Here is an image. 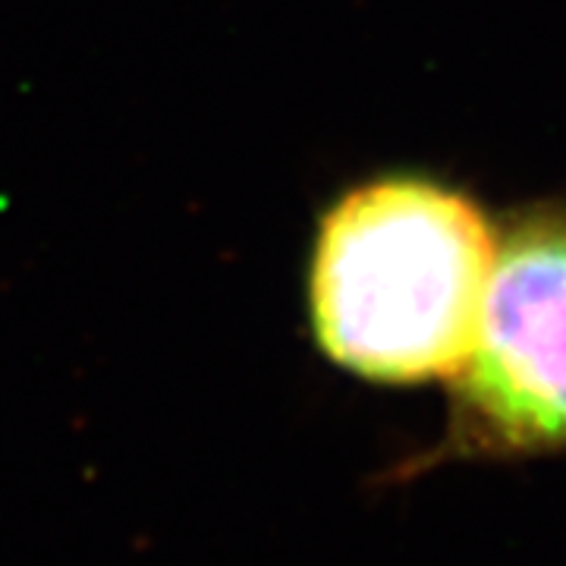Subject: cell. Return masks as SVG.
Here are the masks:
<instances>
[{
	"label": "cell",
	"mask_w": 566,
	"mask_h": 566,
	"mask_svg": "<svg viewBox=\"0 0 566 566\" xmlns=\"http://www.w3.org/2000/svg\"><path fill=\"white\" fill-rule=\"evenodd\" d=\"M566 447V211L497 230L475 340L450 378L444 453L535 457Z\"/></svg>",
	"instance_id": "cell-2"
},
{
	"label": "cell",
	"mask_w": 566,
	"mask_h": 566,
	"mask_svg": "<svg viewBox=\"0 0 566 566\" xmlns=\"http://www.w3.org/2000/svg\"><path fill=\"white\" fill-rule=\"evenodd\" d=\"M494 252L497 230L463 192L422 177L363 182L318 223L315 340L365 381H450L475 340Z\"/></svg>",
	"instance_id": "cell-1"
}]
</instances>
